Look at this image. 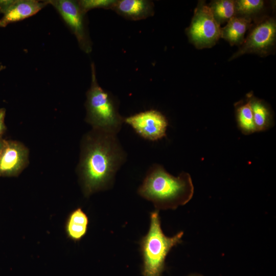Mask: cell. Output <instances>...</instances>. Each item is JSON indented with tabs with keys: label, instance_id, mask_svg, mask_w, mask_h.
I'll return each mask as SVG.
<instances>
[{
	"label": "cell",
	"instance_id": "cell-1",
	"mask_svg": "<svg viewBox=\"0 0 276 276\" xmlns=\"http://www.w3.org/2000/svg\"><path fill=\"white\" fill-rule=\"evenodd\" d=\"M126 159L117 134L93 129L86 133L77 169L85 195L110 188Z\"/></svg>",
	"mask_w": 276,
	"mask_h": 276
},
{
	"label": "cell",
	"instance_id": "cell-2",
	"mask_svg": "<svg viewBox=\"0 0 276 276\" xmlns=\"http://www.w3.org/2000/svg\"><path fill=\"white\" fill-rule=\"evenodd\" d=\"M137 192L157 210H174L192 199L194 186L189 173L182 172L175 177L162 166L154 164L148 171Z\"/></svg>",
	"mask_w": 276,
	"mask_h": 276
},
{
	"label": "cell",
	"instance_id": "cell-3",
	"mask_svg": "<svg viewBox=\"0 0 276 276\" xmlns=\"http://www.w3.org/2000/svg\"><path fill=\"white\" fill-rule=\"evenodd\" d=\"M91 80L86 92L85 121L93 129L117 134L120 131L124 118L119 112L118 104L113 96L98 84L95 66L91 64Z\"/></svg>",
	"mask_w": 276,
	"mask_h": 276
},
{
	"label": "cell",
	"instance_id": "cell-4",
	"mask_svg": "<svg viewBox=\"0 0 276 276\" xmlns=\"http://www.w3.org/2000/svg\"><path fill=\"white\" fill-rule=\"evenodd\" d=\"M160 224L158 211L151 212L149 231L140 241L143 276H162L167 256L173 247L182 242L183 232L168 237L164 234Z\"/></svg>",
	"mask_w": 276,
	"mask_h": 276
},
{
	"label": "cell",
	"instance_id": "cell-5",
	"mask_svg": "<svg viewBox=\"0 0 276 276\" xmlns=\"http://www.w3.org/2000/svg\"><path fill=\"white\" fill-rule=\"evenodd\" d=\"M191 42L198 48L213 46L221 37L220 24L216 20L210 6L199 3L187 30Z\"/></svg>",
	"mask_w": 276,
	"mask_h": 276
},
{
	"label": "cell",
	"instance_id": "cell-6",
	"mask_svg": "<svg viewBox=\"0 0 276 276\" xmlns=\"http://www.w3.org/2000/svg\"><path fill=\"white\" fill-rule=\"evenodd\" d=\"M52 5L75 36L80 49L88 54L92 50V43L86 26L85 14L78 1L73 0L47 1Z\"/></svg>",
	"mask_w": 276,
	"mask_h": 276
},
{
	"label": "cell",
	"instance_id": "cell-7",
	"mask_svg": "<svg viewBox=\"0 0 276 276\" xmlns=\"http://www.w3.org/2000/svg\"><path fill=\"white\" fill-rule=\"evenodd\" d=\"M124 122L129 125L142 137L157 141L166 135L168 125L166 118L160 112L150 109L127 118Z\"/></svg>",
	"mask_w": 276,
	"mask_h": 276
},
{
	"label": "cell",
	"instance_id": "cell-8",
	"mask_svg": "<svg viewBox=\"0 0 276 276\" xmlns=\"http://www.w3.org/2000/svg\"><path fill=\"white\" fill-rule=\"evenodd\" d=\"M276 36V24L273 19L268 18L257 25L251 31L242 47L231 58L233 59L244 54L266 53L274 44Z\"/></svg>",
	"mask_w": 276,
	"mask_h": 276
},
{
	"label": "cell",
	"instance_id": "cell-9",
	"mask_svg": "<svg viewBox=\"0 0 276 276\" xmlns=\"http://www.w3.org/2000/svg\"><path fill=\"white\" fill-rule=\"evenodd\" d=\"M29 150L21 143L6 140L0 155V176L19 175L28 163Z\"/></svg>",
	"mask_w": 276,
	"mask_h": 276
},
{
	"label": "cell",
	"instance_id": "cell-10",
	"mask_svg": "<svg viewBox=\"0 0 276 276\" xmlns=\"http://www.w3.org/2000/svg\"><path fill=\"white\" fill-rule=\"evenodd\" d=\"M47 5V1L15 0L0 19V27H5L34 15Z\"/></svg>",
	"mask_w": 276,
	"mask_h": 276
},
{
	"label": "cell",
	"instance_id": "cell-11",
	"mask_svg": "<svg viewBox=\"0 0 276 276\" xmlns=\"http://www.w3.org/2000/svg\"><path fill=\"white\" fill-rule=\"evenodd\" d=\"M154 4L148 0H116L111 10L131 20H139L154 14Z\"/></svg>",
	"mask_w": 276,
	"mask_h": 276
},
{
	"label": "cell",
	"instance_id": "cell-12",
	"mask_svg": "<svg viewBox=\"0 0 276 276\" xmlns=\"http://www.w3.org/2000/svg\"><path fill=\"white\" fill-rule=\"evenodd\" d=\"M250 23L251 19L248 17L235 16L227 21L224 27L221 28V37L232 45L242 44Z\"/></svg>",
	"mask_w": 276,
	"mask_h": 276
},
{
	"label": "cell",
	"instance_id": "cell-13",
	"mask_svg": "<svg viewBox=\"0 0 276 276\" xmlns=\"http://www.w3.org/2000/svg\"><path fill=\"white\" fill-rule=\"evenodd\" d=\"M88 218L81 208L75 210L70 215L66 223L67 236L75 241L80 240L86 234Z\"/></svg>",
	"mask_w": 276,
	"mask_h": 276
},
{
	"label": "cell",
	"instance_id": "cell-14",
	"mask_svg": "<svg viewBox=\"0 0 276 276\" xmlns=\"http://www.w3.org/2000/svg\"><path fill=\"white\" fill-rule=\"evenodd\" d=\"M256 131H262L272 125V117L269 108L261 100L249 95Z\"/></svg>",
	"mask_w": 276,
	"mask_h": 276
},
{
	"label": "cell",
	"instance_id": "cell-15",
	"mask_svg": "<svg viewBox=\"0 0 276 276\" xmlns=\"http://www.w3.org/2000/svg\"><path fill=\"white\" fill-rule=\"evenodd\" d=\"M236 110L238 125L241 132L245 134H249L256 132L250 96L248 97L245 103L238 105Z\"/></svg>",
	"mask_w": 276,
	"mask_h": 276
},
{
	"label": "cell",
	"instance_id": "cell-16",
	"mask_svg": "<svg viewBox=\"0 0 276 276\" xmlns=\"http://www.w3.org/2000/svg\"><path fill=\"white\" fill-rule=\"evenodd\" d=\"M214 17L220 24L228 21L235 16V1L219 0L213 2L210 6Z\"/></svg>",
	"mask_w": 276,
	"mask_h": 276
},
{
	"label": "cell",
	"instance_id": "cell-17",
	"mask_svg": "<svg viewBox=\"0 0 276 276\" xmlns=\"http://www.w3.org/2000/svg\"><path fill=\"white\" fill-rule=\"evenodd\" d=\"M264 2L261 0H238L235 1L236 14L243 16L255 13L263 7Z\"/></svg>",
	"mask_w": 276,
	"mask_h": 276
},
{
	"label": "cell",
	"instance_id": "cell-18",
	"mask_svg": "<svg viewBox=\"0 0 276 276\" xmlns=\"http://www.w3.org/2000/svg\"><path fill=\"white\" fill-rule=\"evenodd\" d=\"M82 11H87L95 8L112 9L116 0H80L77 1Z\"/></svg>",
	"mask_w": 276,
	"mask_h": 276
},
{
	"label": "cell",
	"instance_id": "cell-19",
	"mask_svg": "<svg viewBox=\"0 0 276 276\" xmlns=\"http://www.w3.org/2000/svg\"><path fill=\"white\" fill-rule=\"evenodd\" d=\"M6 115V109L4 108L0 109V138H2V135L6 130V126L5 124V118Z\"/></svg>",
	"mask_w": 276,
	"mask_h": 276
},
{
	"label": "cell",
	"instance_id": "cell-20",
	"mask_svg": "<svg viewBox=\"0 0 276 276\" xmlns=\"http://www.w3.org/2000/svg\"><path fill=\"white\" fill-rule=\"evenodd\" d=\"M15 0H0V14H4Z\"/></svg>",
	"mask_w": 276,
	"mask_h": 276
},
{
	"label": "cell",
	"instance_id": "cell-21",
	"mask_svg": "<svg viewBox=\"0 0 276 276\" xmlns=\"http://www.w3.org/2000/svg\"><path fill=\"white\" fill-rule=\"evenodd\" d=\"M5 141H6L5 140H4V139H3L2 138H0V155H1V153H2V150H3V147L4 146Z\"/></svg>",
	"mask_w": 276,
	"mask_h": 276
},
{
	"label": "cell",
	"instance_id": "cell-22",
	"mask_svg": "<svg viewBox=\"0 0 276 276\" xmlns=\"http://www.w3.org/2000/svg\"><path fill=\"white\" fill-rule=\"evenodd\" d=\"M188 276H201V275L198 274H191Z\"/></svg>",
	"mask_w": 276,
	"mask_h": 276
}]
</instances>
